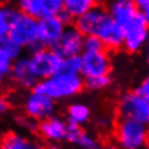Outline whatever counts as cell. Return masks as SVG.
Returning a JSON list of instances; mask_svg holds the SVG:
<instances>
[{
  "label": "cell",
  "instance_id": "obj_8",
  "mask_svg": "<svg viewBox=\"0 0 149 149\" xmlns=\"http://www.w3.org/2000/svg\"><path fill=\"white\" fill-rule=\"evenodd\" d=\"M107 12L124 31L145 23L140 9L134 4L133 0H111Z\"/></svg>",
  "mask_w": 149,
  "mask_h": 149
},
{
  "label": "cell",
  "instance_id": "obj_5",
  "mask_svg": "<svg viewBox=\"0 0 149 149\" xmlns=\"http://www.w3.org/2000/svg\"><path fill=\"white\" fill-rule=\"evenodd\" d=\"M116 111L120 118H128L149 126V101L135 91L125 92L120 96Z\"/></svg>",
  "mask_w": 149,
  "mask_h": 149
},
{
  "label": "cell",
  "instance_id": "obj_25",
  "mask_svg": "<svg viewBox=\"0 0 149 149\" xmlns=\"http://www.w3.org/2000/svg\"><path fill=\"white\" fill-rule=\"evenodd\" d=\"M1 46L4 47L5 52L10 56V58H12L13 61L14 59H17V58H19L20 56H23V53H24V48L22 46H19L18 43H15L14 40L9 39V38L6 39L5 42H3Z\"/></svg>",
  "mask_w": 149,
  "mask_h": 149
},
{
  "label": "cell",
  "instance_id": "obj_34",
  "mask_svg": "<svg viewBox=\"0 0 149 149\" xmlns=\"http://www.w3.org/2000/svg\"><path fill=\"white\" fill-rule=\"evenodd\" d=\"M92 1H94V3H95V4H96V3H99V1H101V0H92Z\"/></svg>",
  "mask_w": 149,
  "mask_h": 149
},
{
  "label": "cell",
  "instance_id": "obj_10",
  "mask_svg": "<svg viewBox=\"0 0 149 149\" xmlns=\"http://www.w3.org/2000/svg\"><path fill=\"white\" fill-rule=\"evenodd\" d=\"M84 37L76 25H66L52 49L61 58L81 54L84 51Z\"/></svg>",
  "mask_w": 149,
  "mask_h": 149
},
{
  "label": "cell",
  "instance_id": "obj_9",
  "mask_svg": "<svg viewBox=\"0 0 149 149\" xmlns=\"http://www.w3.org/2000/svg\"><path fill=\"white\" fill-rule=\"evenodd\" d=\"M113 68V63L109 53L105 49L96 52H82L81 53V76L91 77L100 74H109Z\"/></svg>",
  "mask_w": 149,
  "mask_h": 149
},
{
  "label": "cell",
  "instance_id": "obj_24",
  "mask_svg": "<svg viewBox=\"0 0 149 149\" xmlns=\"http://www.w3.org/2000/svg\"><path fill=\"white\" fill-rule=\"evenodd\" d=\"M101 49H105V47H104V43L101 42V39L99 37H96L94 34H87L84 37V51L85 52H96V51H101Z\"/></svg>",
  "mask_w": 149,
  "mask_h": 149
},
{
  "label": "cell",
  "instance_id": "obj_2",
  "mask_svg": "<svg viewBox=\"0 0 149 149\" xmlns=\"http://www.w3.org/2000/svg\"><path fill=\"white\" fill-rule=\"evenodd\" d=\"M84 77L81 74L57 72L43 80H38L33 90L46 94L56 102L68 100L81 94L84 90Z\"/></svg>",
  "mask_w": 149,
  "mask_h": 149
},
{
  "label": "cell",
  "instance_id": "obj_17",
  "mask_svg": "<svg viewBox=\"0 0 149 149\" xmlns=\"http://www.w3.org/2000/svg\"><path fill=\"white\" fill-rule=\"evenodd\" d=\"M91 119V109L84 102H72L67 106L66 120L72 124L84 126Z\"/></svg>",
  "mask_w": 149,
  "mask_h": 149
},
{
  "label": "cell",
  "instance_id": "obj_16",
  "mask_svg": "<svg viewBox=\"0 0 149 149\" xmlns=\"http://www.w3.org/2000/svg\"><path fill=\"white\" fill-rule=\"evenodd\" d=\"M66 140L81 149H97L101 147V143L97 138L86 133L81 125L72 123H68L67 125Z\"/></svg>",
  "mask_w": 149,
  "mask_h": 149
},
{
  "label": "cell",
  "instance_id": "obj_23",
  "mask_svg": "<svg viewBox=\"0 0 149 149\" xmlns=\"http://www.w3.org/2000/svg\"><path fill=\"white\" fill-rule=\"evenodd\" d=\"M12 65H13V59L5 52L4 47L0 44V76L4 77V79L9 77L10 71H12Z\"/></svg>",
  "mask_w": 149,
  "mask_h": 149
},
{
  "label": "cell",
  "instance_id": "obj_7",
  "mask_svg": "<svg viewBox=\"0 0 149 149\" xmlns=\"http://www.w3.org/2000/svg\"><path fill=\"white\" fill-rule=\"evenodd\" d=\"M62 58L52 49V48L40 47L39 49L34 51L29 54L32 71L34 72L38 80H43L52 74L59 72Z\"/></svg>",
  "mask_w": 149,
  "mask_h": 149
},
{
  "label": "cell",
  "instance_id": "obj_3",
  "mask_svg": "<svg viewBox=\"0 0 149 149\" xmlns=\"http://www.w3.org/2000/svg\"><path fill=\"white\" fill-rule=\"evenodd\" d=\"M114 135L120 148L141 149L149 144V126L128 118H119L115 123Z\"/></svg>",
  "mask_w": 149,
  "mask_h": 149
},
{
  "label": "cell",
  "instance_id": "obj_30",
  "mask_svg": "<svg viewBox=\"0 0 149 149\" xmlns=\"http://www.w3.org/2000/svg\"><path fill=\"white\" fill-rule=\"evenodd\" d=\"M140 12H141V15H143L144 20H145V23L149 25V4L144 5L143 8L140 9Z\"/></svg>",
  "mask_w": 149,
  "mask_h": 149
},
{
  "label": "cell",
  "instance_id": "obj_27",
  "mask_svg": "<svg viewBox=\"0 0 149 149\" xmlns=\"http://www.w3.org/2000/svg\"><path fill=\"white\" fill-rule=\"evenodd\" d=\"M134 91L138 92V94H139L141 97L147 99L148 101H149V76L145 77V79L141 81L139 85H138Z\"/></svg>",
  "mask_w": 149,
  "mask_h": 149
},
{
  "label": "cell",
  "instance_id": "obj_33",
  "mask_svg": "<svg viewBox=\"0 0 149 149\" xmlns=\"http://www.w3.org/2000/svg\"><path fill=\"white\" fill-rule=\"evenodd\" d=\"M3 85H4V77H1V76H0V90H1Z\"/></svg>",
  "mask_w": 149,
  "mask_h": 149
},
{
  "label": "cell",
  "instance_id": "obj_1",
  "mask_svg": "<svg viewBox=\"0 0 149 149\" xmlns=\"http://www.w3.org/2000/svg\"><path fill=\"white\" fill-rule=\"evenodd\" d=\"M74 25L84 36L94 34L99 37L107 49L116 51L123 47L124 29L115 22L106 9L94 5L74 19Z\"/></svg>",
  "mask_w": 149,
  "mask_h": 149
},
{
  "label": "cell",
  "instance_id": "obj_31",
  "mask_svg": "<svg viewBox=\"0 0 149 149\" xmlns=\"http://www.w3.org/2000/svg\"><path fill=\"white\" fill-rule=\"evenodd\" d=\"M133 3H134V4H135L139 9H141L144 5L149 4V0H133Z\"/></svg>",
  "mask_w": 149,
  "mask_h": 149
},
{
  "label": "cell",
  "instance_id": "obj_4",
  "mask_svg": "<svg viewBox=\"0 0 149 149\" xmlns=\"http://www.w3.org/2000/svg\"><path fill=\"white\" fill-rule=\"evenodd\" d=\"M9 39L14 40L19 46L24 48V51L33 44L38 42V19L28 14L17 10L15 15L12 20L9 31Z\"/></svg>",
  "mask_w": 149,
  "mask_h": 149
},
{
  "label": "cell",
  "instance_id": "obj_19",
  "mask_svg": "<svg viewBox=\"0 0 149 149\" xmlns=\"http://www.w3.org/2000/svg\"><path fill=\"white\" fill-rule=\"evenodd\" d=\"M18 8L8 4H0V44L9 37L10 25Z\"/></svg>",
  "mask_w": 149,
  "mask_h": 149
},
{
  "label": "cell",
  "instance_id": "obj_18",
  "mask_svg": "<svg viewBox=\"0 0 149 149\" xmlns=\"http://www.w3.org/2000/svg\"><path fill=\"white\" fill-rule=\"evenodd\" d=\"M39 145L29 138L22 135L19 133H6L0 139V148L3 149H34Z\"/></svg>",
  "mask_w": 149,
  "mask_h": 149
},
{
  "label": "cell",
  "instance_id": "obj_11",
  "mask_svg": "<svg viewBox=\"0 0 149 149\" xmlns=\"http://www.w3.org/2000/svg\"><path fill=\"white\" fill-rule=\"evenodd\" d=\"M63 0H17V8L36 19L56 15L62 10Z\"/></svg>",
  "mask_w": 149,
  "mask_h": 149
},
{
  "label": "cell",
  "instance_id": "obj_32",
  "mask_svg": "<svg viewBox=\"0 0 149 149\" xmlns=\"http://www.w3.org/2000/svg\"><path fill=\"white\" fill-rule=\"evenodd\" d=\"M145 59H147V66L149 70V38H148L147 44H145Z\"/></svg>",
  "mask_w": 149,
  "mask_h": 149
},
{
  "label": "cell",
  "instance_id": "obj_28",
  "mask_svg": "<svg viewBox=\"0 0 149 149\" xmlns=\"http://www.w3.org/2000/svg\"><path fill=\"white\" fill-rule=\"evenodd\" d=\"M96 126L100 130H109L111 126H113V120H111L110 116H106V115H101L96 119Z\"/></svg>",
  "mask_w": 149,
  "mask_h": 149
},
{
  "label": "cell",
  "instance_id": "obj_21",
  "mask_svg": "<svg viewBox=\"0 0 149 149\" xmlns=\"http://www.w3.org/2000/svg\"><path fill=\"white\" fill-rule=\"evenodd\" d=\"M111 84H113V80H111L110 74H100V76L85 77V80H84L85 87L88 88L90 91L106 90L107 87L111 86Z\"/></svg>",
  "mask_w": 149,
  "mask_h": 149
},
{
  "label": "cell",
  "instance_id": "obj_14",
  "mask_svg": "<svg viewBox=\"0 0 149 149\" xmlns=\"http://www.w3.org/2000/svg\"><path fill=\"white\" fill-rule=\"evenodd\" d=\"M9 77L17 86L23 90H32L38 82V79L32 71L29 56H20L19 58L14 59Z\"/></svg>",
  "mask_w": 149,
  "mask_h": 149
},
{
  "label": "cell",
  "instance_id": "obj_12",
  "mask_svg": "<svg viewBox=\"0 0 149 149\" xmlns=\"http://www.w3.org/2000/svg\"><path fill=\"white\" fill-rule=\"evenodd\" d=\"M66 23L58 14L49 15L38 20V42L44 48H52L61 37Z\"/></svg>",
  "mask_w": 149,
  "mask_h": 149
},
{
  "label": "cell",
  "instance_id": "obj_22",
  "mask_svg": "<svg viewBox=\"0 0 149 149\" xmlns=\"http://www.w3.org/2000/svg\"><path fill=\"white\" fill-rule=\"evenodd\" d=\"M59 71L73 74H81V54L62 58Z\"/></svg>",
  "mask_w": 149,
  "mask_h": 149
},
{
  "label": "cell",
  "instance_id": "obj_15",
  "mask_svg": "<svg viewBox=\"0 0 149 149\" xmlns=\"http://www.w3.org/2000/svg\"><path fill=\"white\" fill-rule=\"evenodd\" d=\"M149 38V25L139 24L125 29L124 38H123V48L128 53H139L145 48V44Z\"/></svg>",
  "mask_w": 149,
  "mask_h": 149
},
{
  "label": "cell",
  "instance_id": "obj_29",
  "mask_svg": "<svg viewBox=\"0 0 149 149\" xmlns=\"http://www.w3.org/2000/svg\"><path fill=\"white\" fill-rule=\"evenodd\" d=\"M10 109H12V104H10V101L5 97V96L0 95V118L5 116V115L10 111Z\"/></svg>",
  "mask_w": 149,
  "mask_h": 149
},
{
  "label": "cell",
  "instance_id": "obj_20",
  "mask_svg": "<svg viewBox=\"0 0 149 149\" xmlns=\"http://www.w3.org/2000/svg\"><path fill=\"white\" fill-rule=\"evenodd\" d=\"M95 5L92 0H63L62 10L72 18V20L77 19L88 9Z\"/></svg>",
  "mask_w": 149,
  "mask_h": 149
},
{
  "label": "cell",
  "instance_id": "obj_26",
  "mask_svg": "<svg viewBox=\"0 0 149 149\" xmlns=\"http://www.w3.org/2000/svg\"><path fill=\"white\" fill-rule=\"evenodd\" d=\"M17 123L18 125L22 126L25 132L28 133H37V129H38V121L34 120V119L27 116V115H23V116L17 118Z\"/></svg>",
  "mask_w": 149,
  "mask_h": 149
},
{
  "label": "cell",
  "instance_id": "obj_13",
  "mask_svg": "<svg viewBox=\"0 0 149 149\" xmlns=\"http://www.w3.org/2000/svg\"><path fill=\"white\" fill-rule=\"evenodd\" d=\"M67 125H68V121L66 119L57 116L54 114L38 123L37 133L48 143H61L66 140Z\"/></svg>",
  "mask_w": 149,
  "mask_h": 149
},
{
  "label": "cell",
  "instance_id": "obj_6",
  "mask_svg": "<svg viewBox=\"0 0 149 149\" xmlns=\"http://www.w3.org/2000/svg\"><path fill=\"white\" fill-rule=\"evenodd\" d=\"M23 111L27 116L39 123L56 114L57 104L53 99H51L46 94H42V92L32 88V90H29V94L24 97Z\"/></svg>",
  "mask_w": 149,
  "mask_h": 149
}]
</instances>
